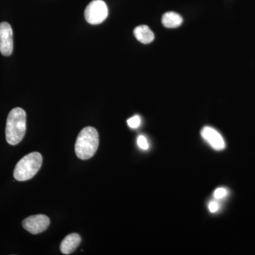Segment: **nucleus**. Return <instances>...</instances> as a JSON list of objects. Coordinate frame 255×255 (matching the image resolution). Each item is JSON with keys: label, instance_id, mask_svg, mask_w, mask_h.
I'll return each instance as SVG.
<instances>
[{"label": "nucleus", "instance_id": "1", "mask_svg": "<svg viewBox=\"0 0 255 255\" xmlns=\"http://www.w3.org/2000/svg\"><path fill=\"white\" fill-rule=\"evenodd\" d=\"M26 130V114L23 109L16 107L9 112L6 119V142L16 145L22 140Z\"/></svg>", "mask_w": 255, "mask_h": 255}, {"label": "nucleus", "instance_id": "2", "mask_svg": "<svg viewBox=\"0 0 255 255\" xmlns=\"http://www.w3.org/2000/svg\"><path fill=\"white\" fill-rule=\"evenodd\" d=\"M100 143V137L96 128L92 127L84 128L79 133L75 150L77 157L87 160L95 155Z\"/></svg>", "mask_w": 255, "mask_h": 255}, {"label": "nucleus", "instance_id": "3", "mask_svg": "<svg viewBox=\"0 0 255 255\" xmlns=\"http://www.w3.org/2000/svg\"><path fill=\"white\" fill-rule=\"evenodd\" d=\"M43 157L38 152L28 154L15 166L14 177L16 181L24 182L32 179L41 169Z\"/></svg>", "mask_w": 255, "mask_h": 255}, {"label": "nucleus", "instance_id": "4", "mask_svg": "<svg viewBox=\"0 0 255 255\" xmlns=\"http://www.w3.org/2000/svg\"><path fill=\"white\" fill-rule=\"evenodd\" d=\"M109 14L108 6L103 0H93L85 10V18L90 24H100Z\"/></svg>", "mask_w": 255, "mask_h": 255}, {"label": "nucleus", "instance_id": "5", "mask_svg": "<svg viewBox=\"0 0 255 255\" xmlns=\"http://www.w3.org/2000/svg\"><path fill=\"white\" fill-rule=\"evenodd\" d=\"M50 221L46 215L38 214L29 216L23 220V228L31 234L36 235L44 232L49 227Z\"/></svg>", "mask_w": 255, "mask_h": 255}, {"label": "nucleus", "instance_id": "6", "mask_svg": "<svg viewBox=\"0 0 255 255\" xmlns=\"http://www.w3.org/2000/svg\"><path fill=\"white\" fill-rule=\"evenodd\" d=\"M14 48L13 31L7 22L0 23V52L4 56H9Z\"/></svg>", "mask_w": 255, "mask_h": 255}, {"label": "nucleus", "instance_id": "7", "mask_svg": "<svg viewBox=\"0 0 255 255\" xmlns=\"http://www.w3.org/2000/svg\"><path fill=\"white\" fill-rule=\"evenodd\" d=\"M201 137L213 149L220 151L226 148V142L221 134L214 128L205 127L201 131Z\"/></svg>", "mask_w": 255, "mask_h": 255}, {"label": "nucleus", "instance_id": "8", "mask_svg": "<svg viewBox=\"0 0 255 255\" xmlns=\"http://www.w3.org/2000/svg\"><path fill=\"white\" fill-rule=\"evenodd\" d=\"M81 243V237L78 233H71L64 238L60 244V251L64 255H70L76 251Z\"/></svg>", "mask_w": 255, "mask_h": 255}, {"label": "nucleus", "instance_id": "9", "mask_svg": "<svg viewBox=\"0 0 255 255\" xmlns=\"http://www.w3.org/2000/svg\"><path fill=\"white\" fill-rule=\"evenodd\" d=\"M134 36L137 41L143 44H148L155 39V35L149 26L140 25L134 29Z\"/></svg>", "mask_w": 255, "mask_h": 255}, {"label": "nucleus", "instance_id": "10", "mask_svg": "<svg viewBox=\"0 0 255 255\" xmlns=\"http://www.w3.org/2000/svg\"><path fill=\"white\" fill-rule=\"evenodd\" d=\"M183 18L181 15L174 11H168L163 14L162 18V23L164 27L174 28L179 27L182 25Z\"/></svg>", "mask_w": 255, "mask_h": 255}, {"label": "nucleus", "instance_id": "11", "mask_svg": "<svg viewBox=\"0 0 255 255\" xmlns=\"http://www.w3.org/2000/svg\"><path fill=\"white\" fill-rule=\"evenodd\" d=\"M127 124L128 127L131 128H137L140 127V124H141V119H140L139 116L135 115L129 119L127 121Z\"/></svg>", "mask_w": 255, "mask_h": 255}, {"label": "nucleus", "instance_id": "12", "mask_svg": "<svg viewBox=\"0 0 255 255\" xmlns=\"http://www.w3.org/2000/svg\"><path fill=\"white\" fill-rule=\"evenodd\" d=\"M137 145L140 149L144 150H147L149 148V143L147 142V138L144 135H140L137 138Z\"/></svg>", "mask_w": 255, "mask_h": 255}, {"label": "nucleus", "instance_id": "13", "mask_svg": "<svg viewBox=\"0 0 255 255\" xmlns=\"http://www.w3.org/2000/svg\"><path fill=\"white\" fill-rule=\"evenodd\" d=\"M228 195V190L225 188H218L214 191V196L216 199H221Z\"/></svg>", "mask_w": 255, "mask_h": 255}, {"label": "nucleus", "instance_id": "14", "mask_svg": "<svg viewBox=\"0 0 255 255\" xmlns=\"http://www.w3.org/2000/svg\"><path fill=\"white\" fill-rule=\"evenodd\" d=\"M209 209L211 213H216L219 211V204L216 201H211L209 204Z\"/></svg>", "mask_w": 255, "mask_h": 255}]
</instances>
